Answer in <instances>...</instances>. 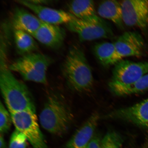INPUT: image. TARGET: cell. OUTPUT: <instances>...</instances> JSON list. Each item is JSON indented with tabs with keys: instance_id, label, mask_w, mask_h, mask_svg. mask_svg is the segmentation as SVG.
I'll use <instances>...</instances> for the list:
<instances>
[{
	"instance_id": "52a82bcc",
	"label": "cell",
	"mask_w": 148,
	"mask_h": 148,
	"mask_svg": "<svg viewBox=\"0 0 148 148\" xmlns=\"http://www.w3.org/2000/svg\"><path fill=\"white\" fill-rule=\"evenodd\" d=\"M10 113L16 129L25 135L33 148H47L36 112L23 111Z\"/></svg>"
},
{
	"instance_id": "5bb4252c",
	"label": "cell",
	"mask_w": 148,
	"mask_h": 148,
	"mask_svg": "<svg viewBox=\"0 0 148 148\" xmlns=\"http://www.w3.org/2000/svg\"><path fill=\"white\" fill-rule=\"evenodd\" d=\"M12 23L14 30L23 31L32 36L39 28L42 22L25 9L17 8L14 11Z\"/></svg>"
},
{
	"instance_id": "ba28073f",
	"label": "cell",
	"mask_w": 148,
	"mask_h": 148,
	"mask_svg": "<svg viewBox=\"0 0 148 148\" xmlns=\"http://www.w3.org/2000/svg\"><path fill=\"white\" fill-rule=\"evenodd\" d=\"M105 118L128 122L148 130V98L132 106L113 110Z\"/></svg>"
},
{
	"instance_id": "603a6c76",
	"label": "cell",
	"mask_w": 148,
	"mask_h": 148,
	"mask_svg": "<svg viewBox=\"0 0 148 148\" xmlns=\"http://www.w3.org/2000/svg\"><path fill=\"white\" fill-rule=\"evenodd\" d=\"M101 142L99 136H94L86 148H101Z\"/></svg>"
},
{
	"instance_id": "8fae6325",
	"label": "cell",
	"mask_w": 148,
	"mask_h": 148,
	"mask_svg": "<svg viewBox=\"0 0 148 148\" xmlns=\"http://www.w3.org/2000/svg\"><path fill=\"white\" fill-rule=\"evenodd\" d=\"M17 1L33 11L42 23L58 25L63 24L67 25L75 18L69 12L62 10L33 4L27 1Z\"/></svg>"
},
{
	"instance_id": "7c38bea8",
	"label": "cell",
	"mask_w": 148,
	"mask_h": 148,
	"mask_svg": "<svg viewBox=\"0 0 148 148\" xmlns=\"http://www.w3.org/2000/svg\"><path fill=\"white\" fill-rule=\"evenodd\" d=\"M99 119L97 112L90 115L67 142L66 148H86L94 136Z\"/></svg>"
},
{
	"instance_id": "cb8c5ba5",
	"label": "cell",
	"mask_w": 148,
	"mask_h": 148,
	"mask_svg": "<svg viewBox=\"0 0 148 148\" xmlns=\"http://www.w3.org/2000/svg\"><path fill=\"white\" fill-rule=\"evenodd\" d=\"M29 3H32V4L42 5V4H46V3H49L50 1H27Z\"/></svg>"
},
{
	"instance_id": "2e32d148",
	"label": "cell",
	"mask_w": 148,
	"mask_h": 148,
	"mask_svg": "<svg viewBox=\"0 0 148 148\" xmlns=\"http://www.w3.org/2000/svg\"><path fill=\"white\" fill-rule=\"evenodd\" d=\"M93 51L98 60L105 67L114 66L123 60L116 50L114 42H99L94 45Z\"/></svg>"
},
{
	"instance_id": "44dd1931",
	"label": "cell",
	"mask_w": 148,
	"mask_h": 148,
	"mask_svg": "<svg viewBox=\"0 0 148 148\" xmlns=\"http://www.w3.org/2000/svg\"><path fill=\"white\" fill-rule=\"evenodd\" d=\"M12 121L10 112L2 103H0V132L3 134L10 129Z\"/></svg>"
},
{
	"instance_id": "7a4b0ae2",
	"label": "cell",
	"mask_w": 148,
	"mask_h": 148,
	"mask_svg": "<svg viewBox=\"0 0 148 148\" xmlns=\"http://www.w3.org/2000/svg\"><path fill=\"white\" fill-rule=\"evenodd\" d=\"M62 71L68 84L74 90L86 92L93 87L91 67L79 46L74 45L70 48L63 64Z\"/></svg>"
},
{
	"instance_id": "6da1fadb",
	"label": "cell",
	"mask_w": 148,
	"mask_h": 148,
	"mask_svg": "<svg viewBox=\"0 0 148 148\" xmlns=\"http://www.w3.org/2000/svg\"><path fill=\"white\" fill-rule=\"evenodd\" d=\"M5 60L1 59L0 88L9 112L30 111L36 112V106L30 91L24 83L14 76Z\"/></svg>"
},
{
	"instance_id": "7402d4cb",
	"label": "cell",
	"mask_w": 148,
	"mask_h": 148,
	"mask_svg": "<svg viewBox=\"0 0 148 148\" xmlns=\"http://www.w3.org/2000/svg\"><path fill=\"white\" fill-rule=\"evenodd\" d=\"M27 141L25 135L16 129L11 135L9 148H27Z\"/></svg>"
},
{
	"instance_id": "3957f363",
	"label": "cell",
	"mask_w": 148,
	"mask_h": 148,
	"mask_svg": "<svg viewBox=\"0 0 148 148\" xmlns=\"http://www.w3.org/2000/svg\"><path fill=\"white\" fill-rule=\"evenodd\" d=\"M73 118L65 102L56 95L48 98L39 116L42 127L47 132L57 136L67 132Z\"/></svg>"
},
{
	"instance_id": "277c9868",
	"label": "cell",
	"mask_w": 148,
	"mask_h": 148,
	"mask_svg": "<svg viewBox=\"0 0 148 148\" xmlns=\"http://www.w3.org/2000/svg\"><path fill=\"white\" fill-rule=\"evenodd\" d=\"M52 60L47 56L32 53L22 55L9 66L11 71L20 74L25 80L46 84L47 70Z\"/></svg>"
},
{
	"instance_id": "5b68a950",
	"label": "cell",
	"mask_w": 148,
	"mask_h": 148,
	"mask_svg": "<svg viewBox=\"0 0 148 148\" xmlns=\"http://www.w3.org/2000/svg\"><path fill=\"white\" fill-rule=\"evenodd\" d=\"M66 25L69 30L77 35L81 42L109 38L113 36L110 25L97 15L87 20L75 17Z\"/></svg>"
},
{
	"instance_id": "e0dca14e",
	"label": "cell",
	"mask_w": 148,
	"mask_h": 148,
	"mask_svg": "<svg viewBox=\"0 0 148 148\" xmlns=\"http://www.w3.org/2000/svg\"><path fill=\"white\" fill-rule=\"evenodd\" d=\"M69 12L76 18L87 20L97 15L94 2L90 0H76L70 2L68 5Z\"/></svg>"
},
{
	"instance_id": "30bf717a",
	"label": "cell",
	"mask_w": 148,
	"mask_h": 148,
	"mask_svg": "<svg viewBox=\"0 0 148 148\" xmlns=\"http://www.w3.org/2000/svg\"><path fill=\"white\" fill-rule=\"evenodd\" d=\"M114 43L116 50L123 58L142 56L145 49V42L143 37L134 31L124 33Z\"/></svg>"
},
{
	"instance_id": "d4e9b609",
	"label": "cell",
	"mask_w": 148,
	"mask_h": 148,
	"mask_svg": "<svg viewBox=\"0 0 148 148\" xmlns=\"http://www.w3.org/2000/svg\"><path fill=\"white\" fill-rule=\"evenodd\" d=\"M0 148H6V145L3 134H1L0 136Z\"/></svg>"
},
{
	"instance_id": "9c48e42d",
	"label": "cell",
	"mask_w": 148,
	"mask_h": 148,
	"mask_svg": "<svg viewBox=\"0 0 148 148\" xmlns=\"http://www.w3.org/2000/svg\"><path fill=\"white\" fill-rule=\"evenodd\" d=\"M121 2L124 25L143 29L148 27V1L125 0Z\"/></svg>"
},
{
	"instance_id": "8992f818",
	"label": "cell",
	"mask_w": 148,
	"mask_h": 148,
	"mask_svg": "<svg viewBox=\"0 0 148 148\" xmlns=\"http://www.w3.org/2000/svg\"><path fill=\"white\" fill-rule=\"evenodd\" d=\"M148 73V61L136 62L122 60L114 66L109 88L128 86Z\"/></svg>"
},
{
	"instance_id": "ac0fdd59",
	"label": "cell",
	"mask_w": 148,
	"mask_h": 148,
	"mask_svg": "<svg viewBox=\"0 0 148 148\" xmlns=\"http://www.w3.org/2000/svg\"><path fill=\"white\" fill-rule=\"evenodd\" d=\"M15 43L18 53L22 55L33 53L38 49V46L34 38L24 31L14 30Z\"/></svg>"
},
{
	"instance_id": "ffe728a7",
	"label": "cell",
	"mask_w": 148,
	"mask_h": 148,
	"mask_svg": "<svg viewBox=\"0 0 148 148\" xmlns=\"http://www.w3.org/2000/svg\"><path fill=\"white\" fill-rule=\"evenodd\" d=\"M123 139L120 135L114 131H110L101 139V148H120Z\"/></svg>"
},
{
	"instance_id": "9a60e30c",
	"label": "cell",
	"mask_w": 148,
	"mask_h": 148,
	"mask_svg": "<svg viewBox=\"0 0 148 148\" xmlns=\"http://www.w3.org/2000/svg\"><path fill=\"white\" fill-rule=\"evenodd\" d=\"M97 12L101 18L110 20L120 29L123 27L121 2L115 0L103 1L99 3Z\"/></svg>"
},
{
	"instance_id": "4fadbf2b",
	"label": "cell",
	"mask_w": 148,
	"mask_h": 148,
	"mask_svg": "<svg viewBox=\"0 0 148 148\" xmlns=\"http://www.w3.org/2000/svg\"><path fill=\"white\" fill-rule=\"evenodd\" d=\"M32 36L44 45L57 49L63 44L66 32L59 25L42 23L39 28Z\"/></svg>"
},
{
	"instance_id": "d6986e66",
	"label": "cell",
	"mask_w": 148,
	"mask_h": 148,
	"mask_svg": "<svg viewBox=\"0 0 148 148\" xmlns=\"http://www.w3.org/2000/svg\"><path fill=\"white\" fill-rule=\"evenodd\" d=\"M116 96L124 97L140 93L148 90V73L144 75L133 84L128 86L115 87L110 88Z\"/></svg>"
}]
</instances>
